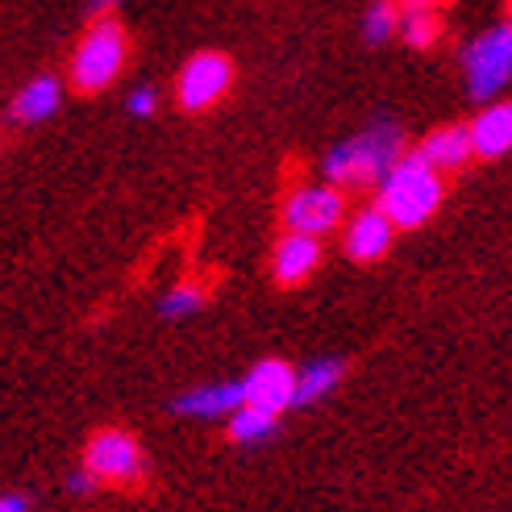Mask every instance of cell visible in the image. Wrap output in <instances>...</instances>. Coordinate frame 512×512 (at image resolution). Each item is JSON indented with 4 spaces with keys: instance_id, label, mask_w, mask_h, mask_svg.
Returning <instances> with one entry per match:
<instances>
[{
    "instance_id": "obj_17",
    "label": "cell",
    "mask_w": 512,
    "mask_h": 512,
    "mask_svg": "<svg viewBox=\"0 0 512 512\" xmlns=\"http://www.w3.org/2000/svg\"><path fill=\"white\" fill-rule=\"evenodd\" d=\"M363 34H367V42H388L392 34H400V5L396 0H375L367 9Z\"/></svg>"
},
{
    "instance_id": "obj_18",
    "label": "cell",
    "mask_w": 512,
    "mask_h": 512,
    "mask_svg": "<svg viewBox=\"0 0 512 512\" xmlns=\"http://www.w3.org/2000/svg\"><path fill=\"white\" fill-rule=\"evenodd\" d=\"M200 309H204V288H196V284H179V288L163 292V300H159V313L167 321H184Z\"/></svg>"
},
{
    "instance_id": "obj_25",
    "label": "cell",
    "mask_w": 512,
    "mask_h": 512,
    "mask_svg": "<svg viewBox=\"0 0 512 512\" xmlns=\"http://www.w3.org/2000/svg\"><path fill=\"white\" fill-rule=\"evenodd\" d=\"M508 17H512V0H508Z\"/></svg>"
},
{
    "instance_id": "obj_1",
    "label": "cell",
    "mask_w": 512,
    "mask_h": 512,
    "mask_svg": "<svg viewBox=\"0 0 512 512\" xmlns=\"http://www.w3.org/2000/svg\"><path fill=\"white\" fill-rule=\"evenodd\" d=\"M400 130L392 121H375L371 130H363L350 142H338L334 150L325 155L321 171L329 184L338 188H371V184H383L392 175V167L400 163Z\"/></svg>"
},
{
    "instance_id": "obj_2",
    "label": "cell",
    "mask_w": 512,
    "mask_h": 512,
    "mask_svg": "<svg viewBox=\"0 0 512 512\" xmlns=\"http://www.w3.org/2000/svg\"><path fill=\"white\" fill-rule=\"evenodd\" d=\"M442 200H446V179L429 159H421L417 150L408 159H400L392 167V175L379 184V209L388 213L400 229L425 225L433 213L442 209Z\"/></svg>"
},
{
    "instance_id": "obj_22",
    "label": "cell",
    "mask_w": 512,
    "mask_h": 512,
    "mask_svg": "<svg viewBox=\"0 0 512 512\" xmlns=\"http://www.w3.org/2000/svg\"><path fill=\"white\" fill-rule=\"evenodd\" d=\"M396 5H400V17H408V13H438L442 0H396Z\"/></svg>"
},
{
    "instance_id": "obj_16",
    "label": "cell",
    "mask_w": 512,
    "mask_h": 512,
    "mask_svg": "<svg viewBox=\"0 0 512 512\" xmlns=\"http://www.w3.org/2000/svg\"><path fill=\"white\" fill-rule=\"evenodd\" d=\"M275 425H279V413L259 408V404H242L238 413L229 417V438H234L238 446H259L275 433Z\"/></svg>"
},
{
    "instance_id": "obj_21",
    "label": "cell",
    "mask_w": 512,
    "mask_h": 512,
    "mask_svg": "<svg viewBox=\"0 0 512 512\" xmlns=\"http://www.w3.org/2000/svg\"><path fill=\"white\" fill-rule=\"evenodd\" d=\"M96 483H100V479H96L88 467H75V471L67 475V492H71V496H88V492H96Z\"/></svg>"
},
{
    "instance_id": "obj_9",
    "label": "cell",
    "mask_w": 512,
    "mask_h": 512,
    "mask_svg": "<svg viewBox=\"0 0 512 512\" xmlns=\"http://www.w3.org/2000/svg\"><path fill=\"white\" fill-rule=\"evenodd\" d=\"M396 221L379 209V204H371V209L363 213H354L350 225H346V234H342V246L354 263H375L383 259V254L392 250V238H396Z\"/></svg>"
},
{
    "instance_id": "obj_20",
    "label": "cell",
    "mask_w": 512,
    "mask_h": 512,
    "mask_svg": "<svg viewBox=\"0 0 512 512\" xmlns=\"http://www.w3.org/2000/svg\"><path fill=\"white\" fill-rule=\"evenodd\" d=\"M155 105H159V92L155 88H134L130 92V100H125V109H130V117H150V113H155Z\"/></svg>"
},
{
    "instance_id": "obj_19",
    "label": "cell",
    "mask_w": 512,
    "mask_h": 512,
    "mask_svg": "<svg viewBox=\"0 0 512 512\" xmlns=\"http://www.w3.org/2000/svg\"><path fill=\"white\" fill-rule=\"evenodd\" d=\"M400 34L413 50H429L442 34V17L438 13H408V17H400Z\"/></svg>"
},
{
    "instance_id": "obj_24",
    "label": "cell",
    "mask_w": 512,
    "mask_h": 512,
    "mask_svg": "<svg viewBox=\"0 0 512 512\" xmlns=\"http://www.w3.org/2000/svg\"><path fill=\"white\" fill-rule=\"evenodd\" d=\"M117 5H121V0H88V13L92 17H113Z\"/></svg>"
},
{
    "instance_id": "obj_6",
    "label": "cell",
    "mask_w": 512,
    "mask_h": 512,
    "mask_svg": "<svg viewBox=\"0 0 512 512\" xmlns=\"http://www.w3.org/2000/svg\"><path fill=\"white\" fill-rule=\"evenodd\" d=\"M229 88H234V59L221 55V50H200L179 67L175 105L184 113H209L229 96Z\"/></svg>"
},
{
    "instance_id": "obj_3",
    "label": "cell",
    "mask_w": 512,
    "mask_h": 512,
    "mask_svg": "<svg viewBox=\"0 0 512 512\" xmlns=\"http://www.w3.org/2000/svg\"><path fill=\"white\" fill-rule=\"evenodd\" d=\"M130 63V34L117 17H92L88 34L71 50V71L67 80L80 96H96L113 88V80Z\"/></svg>"
},
{
    "instance_id": "obj_14",
    "label": "cell",
    "mask_w": 512,
    "mask_h": 512,
    "mask_svg": "<svg viewBox=\"0 0 512 512\" xmlns=\"http://www.w3.org/2000/svg\"><path fill=\"white\" fill-rule=\"evenodd\" d=\"M59 92H63V88H59L55 75H34V80L13 96L9 121H13V125H38V121H46V117H55Z\"/></svg>"
},
{
    "instance_id": "obj_8",
    "label": "cell",
    "mask_w": 512,
    "mask_h": 512,
    "mask_svg": "<svg viewBox=\"0 0 512 512\" xmlns=\"http://www.w3.org/2000/svg\"><path fill=\"white\" fill-rule=\"evenodd\" d=\"M296 375L284 358H263L246 371V404L271 408V413H288L296 408Z\"/></svg>"
},
{
    "instance_id": "obj_23",
    "label": "cell",
    "mask_w": 512,
    "mask_h": 512,
    "mask_svg": "<svg viewBox=\"0 0 512 512\" xmlns=\"http://www.w3.org/2000/svg\"><path fill=\"white\" fill-rule=\"evenodd\" d=\"M0 512H30V500H25L21 492H5L0 496Z\"/></svg>"
},
{
    "instance_id": "obj_5",
    "label": "cell",
    "mask_w": 512,
    "mask_h": 512,
    "mask_svg": "<svg viewBox=\"0 0 512 512\" xmlns=\"http://www.w3.org/2000/svg\"><path fill=\"white\" fill-rule=\"evenodd\" d=\"M463 67H467V92L475 100H492L496 92H504V84L512 80V17H504L488 34L467 42Z\"/></svg>"
},
{
    "instance_id": "obj_15",
    "label": "cell",
    "mask_w": 512,
    "mask_h": 512,
    "mask_svg": "<svg viewBox=\"0 0 512 512\" xmlns=\"http://www.w3.org/2000/svg\"><path fill=\"white\" fill-rule=\"evenodd\" d=\"M338 379H342V363H338V358H313V363L296 375V408L325 400L329 392L338 388Z\"/></svg>"
},
{
    "instance_id": "obj_10",
    "label": "cell",
    "mask_w": 512,
    "mask_h": 512,
    "mask_svg": "<svg viewBox=\"0 0 512 512\" xmlns=\"http://www.w3.org/2000/svg\"><path fill=\"white\" fill-rule=\"evenodd\" d=\"M246 404V379H221V383H200L188 388L184 396H175V413L179 417H196V421H213V417H234Z\"/></svg>"
},
{
    "instance_id": "obj_4",
    "label": "cell",
    "mask_w": 512,
    "mask_h": 512,
    "mask_svg": "<svg viewBox=\"0 0 512 512\" xmlns=\"http://www.w3.org/2000/svg\"><path fill=\"white\" fill-rule=\"evenodd\" d=\"M84 467L113 488H138L146 479V454L130 429H96L84 446Z\"/></svg>"
},
{
    "instance_id": "obj_12",
    "label": "cell",
    "mask_w": 512,
    "mask_h": 512,
    "mask_svg": "<svg viewBox=\"0 0 512 512\" xmlns=\"http://www.w3.org/2000/svg\"><path fill=\"white\" fill-rule=\"evenodd\" d=\"M417 155L429 159L442 175L446 171H458L475 159V138H471V125H442V130H433L421 146Z\"/></svg>"
},
{
    "instance_id": "obj_7",
    "label": "cell",
    "mask_w": 512,
    "mask_h": 512,
    "mask_svg": "<svg viewBox=\"0 0 512 512\" xmlns=\"http://www.w3.org/2000/svg\"><path fill=\"white\" fill-rule=\"evenodd\" d=\"M346 213V196L338 184H304L284 200V225L292 234H329V229L342 225Z\"/></svg>"
},
{
    "instance_id": "obj_11",
    "label": "cell",
    "mask_w": 512,
    "mask_h": 512,
    "mask_svg": "<svg viewBox=\"0 0 512 512\" xmlns=\"http://www.w3.org/2000/svg\"><path fill=\"white\" fill-rule=\"evenodd\" d=\"M317 263H321V238H313V234H292L288 229L271 250V275L279 288L304 284V279L317 271Z\"/></svg>"
},
{
    "instance_id": "obj_13",
    "label": "cell",
    "mask_w": 512,
    "mask_h": 512,
    "mask_svg": "<svg viewBox=\"0 0 512 512\" xmlns=\"http://www.w3.org/2000/svg\"><path fill=\"white\" fill-rule=\"evenodd\" d=\"M471 138H475V155L479 159H500L512 150V100H496V105L479 109L471 121Z\"/></svg>"
}]
</instances>
